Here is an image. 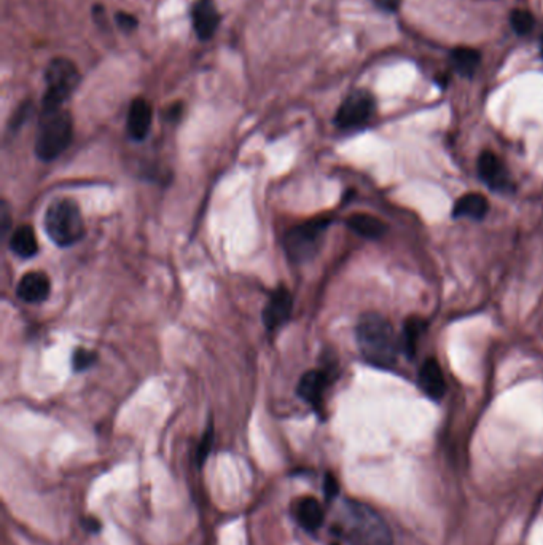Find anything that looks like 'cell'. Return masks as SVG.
Returning a JSON list of instances; mask_svg holds the SVG:
<instances>
[{"label": "cell", "instance_id": "1", "mask_svg": "<svg viewBox=\"0 0 543 545\" xmlns=\"http://www.w3.org/2000/svg\"><path fill=\"white\" fill-rule=\"evenodd\" d=\"M333 531L349 545H392V533L383 518L357 501L338 507Z\"/></svg>", "mask_w": 543, "mask_h": 545}, {"label": "cell", "instance_id": "2", "mask_svg": "<svg viewBox=\"0 0 543 545\" xmlns=\"http://www.w3.org/2000/svg\"><path fill=\"white\" fill-rule=\"evenodd\" d=\"M355 338L362 357L379 369H389L397 359L400 340L395 337L392 324L378 313L360 316Z\"/></svg>", "mask_w": 543, "mask_h": 545}, {"label": "cell", "instance_id": "3", "mask_svg": "<svg viewBox=\"0 0 543 545\" xmlns=\"http://www.w3.org/2000/svg\"><path fill=\"white\" fill-rule=\"evenodd\" d=\"M74 138V120L68 110L56 108L42 112L36 155L42 162H53L68 150Z\"/></svg>", "mask_w": 543, "mask_h": 545}, {"label": "cell", "instance_id": "4", "mask_svg": "<svg viewBox=\"0 0 543 545\" xmlns=\"http://www.w3.org/2000/svg\"><path fill=\"white\" fill-rule=\"evenodd\" d=\"M44 227L48 238L60 247L74 246L84 236V215L77 203L69 198L56 200L48 206Z\"/></svg>", "mask_w": 543, "mask_h": 545}, {"label": "cell", "instance_id": "5", "mask_svg": "<svg viewBox=\"0 0 543 545\" xmlns=\"http://www.w3.org/2000/svg\"><path fill=\"white\" fill-rule=\"evenodd\" d=\"M46 92L42 100V112L62 108L80 84V72L76 62L68 58H54L45 70Z\"/></svg>", "mask_w": 543, "mask_h": 545}, {"label": "cell", "instance_id": "6", "mask_svg": "<svg viewBox=\"0 0 543 545\" xmlns=\"http://www.w3.org/2000/svg\"><path fill=\"white\" fill-rule=\"evenodd\" d=\"M331 219L317 217L314 220L295 225L283 236V251L291 263H305L313 259L321 247L323 233L329 228Z\"/></svg>", "mask_w": 543, "mask_h": 545}, {"label": "cell", "instance_id": "7", "mask_svg": "<svg viewBox=\"0 0 543 545\" xmlns=\"http://www.w3.org/2000/svg\"><path fill=\"white\" fill-rule=\"evenodd\" d=\"M375 98L365 90H355L338 108L335 124L339 130H355L370 122L375 114Z\"/></svg>", "mask_w": 543, "mask_h": 545}, {"label": "cell", "instance_id": "8", "mask_svg": "<svg viewBox=\"0 0 543 545\" xmlns=\"http://www.w3.org/2000/svg\"><path fill=\"white\" fill-rule=\"evenodd\" d=\"M293 309V297L285 287H277L269 295L267 305L263 308V324L268 331H277L291 319Z\"/></svg>", "mask_w": 543, "mask_h": 545}, {"label": "cell", "instance_id": "9", "mask_svg": "<svg viewBox=\"0 0 543 545\" xmlns=\"http://www.w3.org/2000/svg\"><path fill=\"white\" fill-rule=\"evenodd\" d=\"M330 383H331V378L327 370H309L299 380L297 392L299 397L307 402L314 410L321 412L322 405H323V396Z\"/></svg>", "mask_w": 543, "mask_h": 545}, {"label": "cell", "instance_id": "10", "mask_svg": "<svg viewBox=\"0 0 543 545\" xmlns=\"http://www.w3.org/2000/svg\"><path fill=\"white\" fill-rule=\"evenodd\" d=\"M193 29L199 40H211L220 26V13L214 0H196L192 7Z\"/></svg>", "mask_w": 543, "mask_h": 545}, {"label": "cell", "instance_id": "11", "mask_svg": "<svg viewBox=\"0 0 543 545\" xmlns=\"http://www.w3.org/2000/svg\"><path fill=\"white\" fill-rule=\"evenodd\" d=\"M478 174L482 177L483 182L496 192H507L508 188H512V180L507 169L498 156L490 150L483 152L478 158Z\"/></svg>", "mask_w": 543, "mask_h": 545}, {"label": "cell", "instance_id": "12", "mask_svg": "<svg viewBox=\"0 0 543 545\" xmlns=\"http://www.w3.org/2000/svg\"><path fill=\"white\" fill-rule=\"evenodd\" d=\"M152 118H154V110L148 100L144 98H136L132 100L126 118V130L130 138L134 140H144L152 128Z\"/></svg>", "mask_w": 543, "mask_h": 545}, {"label": "cell", "instance_id": "13", "mask_svg": "<svg viewBox=\"0 0 543 545\" xmlns=\"http://www.w3.org/2000/svg\"><path fill=\"white\" fill-rule=\"evenodd\" d=\"M52 293L50 277L44 271H31L21 277L16 287V295L26 303H40Z\"/></svg>", "mask_w": 543, "mask_h": 545}, {"label": "cell", "instance_id": "14", "mask_svg": "<svg viewBox=\"0 0 543 545\" xmlns=\"http://www.w3.org/2000/svg\"><path fill=\"white\" fill-rule=\"evenodd\" d=\"M419 386L432 400H440L446 392L443 372L435 359H427L419 370Z\"/></svg>", "mask_w": 543, "mask_h": 545}, {"label": "cell", "instance_id": "15", "mask_svg": "<svg viewBox=\"0 0 543 545\" xmlns=\"http://www.w3.org/2000/svg\"><path fill=\"white\" fill-rule=\"evenodd\" d=\"M293 515L299 526L309 533L319 530L323 523V509L319 501L314 500L311 496L301 498L295 502Z\"/></svg>", "mask_w": 543, "mask_h": 545}, {"label": "cell", "instance_id": "16", "mask_svg": "<svg viewBox=\"0 0 543 545\" xmlns=\"http://www.w3.org/2000/svg\"><path fill=\"white\" fill-rule=\"evenodd\" d=\"M490 211V201L486 200L480 193H467L456 201L452 215L456 219L466 217L472 220H482Z\"/></svg>", "mask_w": 543, "mask_h": 545}, {"label": "cell", "instance_id": "17", "mask_svg": "<svg viewBox=\"0 0 543 545\" xmlns=\"http://www.w3.org/2000/svg\"><path fill=\"white\" fill-rule=\"evenodd\" d=\"M10 249L21 259H32L34 255H37L39 243L31 225H21L13 231L10 239Z\"/></svg>", "mask_w": 543, "mask_h": 545}, {"label": "cell", "instance_id": "18", "mask_svg": "<svg viewBox=\"0 0 543 545\" xmlns=\"http://www.w3.org/2000/svg\"><path fill=\"white\" fill-rule=\"evenodd\" d=\"M347 227L360 236L368 239L381 238L387 230L383 220L370 214H354L347 219Z\"/></svg>", "mask_w": 543, "mask_h": 545}, {"label": "cell", "instance_id": "19", "mask_svg": "<svg viewBox=\"0 0 543 545\" xmlns=\"http://www.w3.org/2000/svg\"><path fill=\"white\" fill-rule=\"evenodd\" d=\"M426 331V321L421 317H410L403 325L402 338H400V349H403V353L408 357H413L418 348V341L421 340L422 333Z\"/></svg>", "mask_w": 543, "mask_h": 545}, {"label": "cell", "instance_id": "20", "mask_svg": "<svg viewBox=\"0 0 543 545\" xmlns=\"http://www.w3.org/2000/svg\"><path fill=\"white\" fill-rule=\"evenodd\" d=\"M480 60L482 56L474 48L460 46V48H454L451 52L452 68L464 77L474 76L475 70L480 66Z\"/></svg>", "mask_w": 543, "mask_h": 545}, {"label": "cell", "instance_id": "21", "mask_svg": "<svg viewBox=\"0 0 543 545\" xmlns=\"http://www.w3.org/2000/svg\"><path fill=\"white\" fill-rule=\"evenodd\" d=\"M510 24H512L513 31L516 32V34L526 36V34L534 29L536 20H534V16L528 10L516 8V10H513L512 15H510Z\"/></svg>", "mask_w": 543, "mask_h": 545}, {"label": "cell", "instance_id": "22", "mask_svg": "<svg viewBox=\"0 0 543 545\" xmlns=\"http://www.w3.org/2000/svg\"><path fill=\"white\" fill-rule=\"evenodd\" d=\"M96 359H98V354L92 353L90 349H84V348H78L72 356V367L76 372H84L94 365Z\"/></svg>", "mask_w": 543, "mask_h": 545}, {"label": "cell", "instance_id": "23", "mask_svg": "<svg viewBox=\"0 0 543 545\" xmlns=\"http://www.w3.org/2000/svg\"><path fill=\"white\" fill-rule=\"evenodd\" d=\"M212 438H214V432H212V426H209L206 432H204V436H203V440L199 442L198 453H196L199 466H203L206 462L209 452L212 448Z\"/></svg>", "mask_w": 543, "mask_h": 545}, {"label": "cell", "instance_id": "24", "mask_svg": "<svg viewBox=\"0 0 543 545\" xmlns=\"http://www.w3.org/2000/svg\"><path fill=\"white\" fill-rule=\"evenodd\" d=\"M116 23L123 32H134L139 28V20L134 15H131V13H126V12H118L116 15Z\"/></svg>", "mask_w": 543, "mask_h": 545}, {"label": "cell", "instance_id": "25", "mask_svg": "<svg viewBox=\"0 0 543 545\" xmlns=\"http://www.w3.org/2000/svg\"><path fill=\"white\" fill-rule=\"evenodd\" d=\"M323 490H325V494H327V498L329 500H333L335 496H337L338 492H339V486H338L337 478L333 476L325 477V485H323Z\"/></svg>", "mask_w": 543, "mask_h": 545}, {"label": "cell", "instance_id": "26", "mask_svg": "<svg viewBox=\"0 0 543 545\" xmlns=\"http://www.w3.org/2000/svg\"><path fill=\"white\" fill-rule=\"evenodd\" d=\"M384 12H395L400 7V0H373Z\"/></svg>", "mask_w": 543, "mask_h": 545}, {"label": "cell", "instance_id": "27", "mask_svg": "<svg viewBox=\"0 0 543 545\" xmlns=\"http://www.w3.org/2000/svg\"><path fill=\"white\" fill-rule=\"evenodd\" d=\"M180 112H182V104H176V106H172V108H169V118H172V120H177L179 116H180Z\"/></svg>", "mask_w": 543, "mask_h": 545}, {"label": "cell", "instance_id": "28", "mask_svg": "<svg viewBox=\"0 0 543 545\" xmlns=\"http://www.w3.org/2000/svg\"><path fill=\"white\" fill-rule=\"evenodd\" d=\"M86 526H88V530L92 531V533H96L100 528V523L96 522V520H86Z\"/></svg>", "mask_w": 543, "mask_h": 545}, {"label": "cell", "instance_id": "29", "mask_svg": "<svg viewBox=\"0 0 543 545\" xmlns=\"http://www.w3.org/2000/svg\"><path fill=\"white\" fill-rule=\"evenodd\" d=\"M540 52H542V56H543V37H542V42H540Z\"/></svg>", "mask_w": 543, "mask_h": 545}]
</instances>
